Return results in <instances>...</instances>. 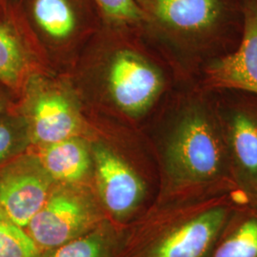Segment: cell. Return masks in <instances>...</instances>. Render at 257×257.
Segmentation results:
<instances>
[{"mask_svg": "<svg viewBox=\"0 0 257 257\" xmlns=\"http://www.w3.org/2000/svg\"><path fill=\"white\" fill-rule=\"evenodd\" d=\"M245 202L239 190L158 197L126 225L119 257H209L231 213Z\"/></svg>", "mask_w": 257, "mask_h": 257, "instance_id": "cell-1", "label": "cell"}, {"mask_svg": "<svg viewBox=\"0 0 257 257\" xmlns=\"http://www.w3.org/2000/svg\"><path fill=\"white\" fill-rule=\"evenodd\" d=\"M209 257H257V205L240 204L231 213Z\"/></svg>", "mask_w": 257, "mask_h": 257, "instance_id": "cell-14", "label": "cell"}, {"mask_svg": "<svg viewBox=\"0 0 257 257\" xmlns=\"http://www.w3.org/2000/svg\"><path fill=\"white\" fill-rule=\"evenodd\" d=\"M55 183L30 149L0 168V211L25 229L46 202Z\"/></svg>", "mask_w": 257, "mask_h": 257, "instance_id": "cell-6", "label": "cell"}, {"mask_svg": "<svg viewBox=\"0 0 257 257\" xmlns=\"http://www.w3.org/2000/svg\"><path fill=\"white\" fill-rule=\"evenodd\" d=\"M11 5L8 0H0V18H2L10 9Z\"/></svg>", "mask_w": 257, "mask_h": 257, "instance_id": "cell-20", "label": "cell"}, {"mask_svg": "<svg viewBox=\"0 0 257 257\" xmlns=\"http://www.w3.org/2000/svg\"><path fill=\"white\" fill-rule=\"evenodd\" d=\"M125 227L108 218L87 233L42 251L40 257H119Z\"/></svg>", "mask_w": 257, "mask_h": 257, "instance_id": "cell-13", "label": "cell"}, {"mask_svg": "<svg viewBox=\"0 0 257 257\" xmlns=\"http://www.w3.org/2000/svg\"><path fill=\"white\" fill-rule=\"evenodd\" d=\"M31 150L55 182L93 186L92 148L87 138H67Z\"/></svg>", "mask_w": 257, "mask_h": 257, "instance_id": "cell-12", "label": "cell"}, {"mask_svg": "<svg viewBox=\"0 0 257 257\" xmlns=\"http://www.w3.org/2000/svg\"><path fill=\"white\" fill-rule=\"evenodd\" d=\"M24 21L16 6L0 18V84L20 94L33 75V62L24 33Z\"/></svg>", "mask_w": 257, "mask_h": 257, "instance_id": "cell-11", "label": "cell"}, {"mask_svg": "<svg viewBox=\"0 0 257 257\" xmlns=\"http://www.w3.org/2000/svg\"><path fill=\"white\" fill-rule=\"evenodd\" d=\"M93 187L108 218L126 226L145 201L146 184L128 161L107 144L91 142Z\"/></svg>", "mask_w": 257, "mask_h": 257, "instance_id": "cell-5", "label": "cell"}, {"mask_svg": "<svg viewBox=\"0 0 257 257\" xmlns=\"http://www.w3.org/2000/svg\"><path fill=\"white\" fill-rule=\"evenodd\" d=\"M225 138L232 179L248 201L257 205V118L245 111L234 113Z\"/></svg>", "mask_w": 257, "mask_h": 257, "instance_id": "cell-9", "label": "cell"}, {"mask_svg": "<svg viewBox=\"0 0 257 257\" xmlns=\"http://www.w3.org/2000/svg\"><path fill=\"white\" fill-rule=\"evenodd\" d=\"M41 251L25 229L0 211V257H40Z\"/></svg>", "mask_w": 257, "mask_h": 257, "instance_id": "cell-17", "label": "cell"}, {"mask_svg": "<svg viewBox=\"0 0 257 257\" xmlns=\"http://www.w3.org/2000/svg\"><path fill=\"white\" fill-rule=\"evenodd\" d=\"M17 9L30 19L47 37L64 41L72 37L78 26V13L73 0H22Z\"/></svg>", "mask_w": 257, "mask_h": 257, "instance_id": "cell-15", "label": "cell"}, {"mask_svg": "<svg viewBox=\"0 0 257 257\" xmlns=\"http://www.w3.org/2000/svg\"><path fill=\"white\" fill-rule=\"evenodd\" d=\"M32 148L27 122L15 107L0 114V168Z\"/></svg>", "mask_w": 257, "mask_h": 257, "instance_id": "cell-16", "label": "cell"}, {"mask_svg": "<svg viewBox=\"0 0 257 257\" xmlns=\"http://www.w3.org/2000/svg\"><path fill=\"white\" fill-rule=\"evenodd\" d=\"M106 84L112 102L131 116L145 113L163 90L161 73L143 56L124 50L112 56Z\"/></svg>", "mask_w": 257, "mask_h": 257, "instance_id": "cell-7", "label": "cell"}, {"mask_svg": "<svg viewBox=\"0 0 257 257\" xmlns=\"http://www.w3.org/2000/svg\"><path fill=\"white\" fill-rule=\"evenodd\" d=\"M140 2H142V4L144 6H149L150 8L152 7V3H153V0H139Z\"/></svg>", "mask_w": 257, "mask_h": 257, "instance_id": "cell-21", "label": "cell"}, {"mask_svg": "<svg viewBox=\"0 0 257 257\" xmlns=\"http://www.w3.org/2000/svg\"><path fill=\"white\" fill-rule=\"evenodd\" d=\"M104 15L121 24H137L147 18L136 0H95Z\"/></svg>", "mask_w": 257, "mask_h": 257, "instance_id": "cell-18", "label": "cell"}, {"mask_svg": "<svg viewBox=\"0 0 257 257\" xmlns=\"http://www.w3.org/2000/svg\"><path fill=\"white\" fill-rule=\"evenodd\" d=\"M156 20L175 32L200 35L219 27L228 18V0H153Z\"/></svg>", "mask_w": 257, "mask_h": 257, "instance_id": "cell-10", "label": "cell"}, {"mask_svg": "<svg viewBox=\"0 0 257 257\" xmlns=\"http://www.w3.org/2000/svg\"><path fill=\"white\" fill-rule=\"evenodd\" d=\"M106 219L92 185L55 182L25 230L42 252L87 233Z\"/></svg>", "mask_w": 257, "mask_h": 257, "instance_id": "cell-3", "label": "cell"}, {"mask_svg": "<svg viewBox=\"0 0 257 257\" xmlns=\"http://www.w3.org/2000/svg\"><path fill=\"white\" fill-rule=\"evenodd\" d=\"M243 37L237 50L215 61L206 71L211 88L235 89L257 94V0L241 5Z\"/></svg>", "mask_w": 257, "mask_h": 257, "instance_id": "cell-8", "label": "cell"}, {"mask_svg": "<svg viewBox=\"0 0 257 257\" xmlns=\"http://www.w3.org/2000/svg\"><path fill=\"white\" fill-rule=\"evenodd\" d=\"M8 91L9 90H7L5 87H3L0 84V114L12 110L15 107L14 103L12 102V99L10 97Z\"/></svg>", "mask_w": 257, "mask_h": 257, "instance_id": "cell-19", "label": "cell"}, {"mask_svg": "<svg viewBox=\"0 0 257 257\" xmlns=\"http://www.w3.org/2000/svg\"><path fill=\"white\" fill-rule=\"evenodd\" d=\"M15 109L27 122L32 148L67 138H84V123L72 96L55 85L33 74Z\"/></svg>", "mask_w": 257, "mask_h": 257, "instance_id": "cell-4", "label": "cell"}, {"mask_svg": "<svg viewBox=\"0 0 257 257\" xmlns=\"http://www.w3.org/2000/svg\"><path fill=\"white\" fill-rule=\"evenodd\" d=\"M159 197L198 196L238 190L225 135L199 108L187 110L166 138Z\"/></svg>", "mask_w": 257, "mask_h": 257, "instance_id": "cell-2", "label": "cell"}]
</instances>
